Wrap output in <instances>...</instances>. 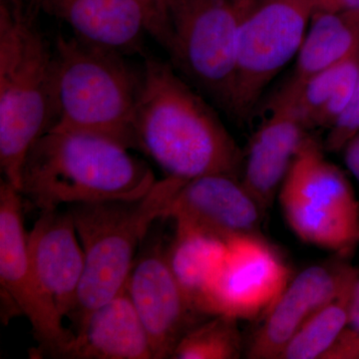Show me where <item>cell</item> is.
Wrapping results in <instances>:
<instances>
[{
	"instance_id": "cell-2",
	"label": "cell",
	"mask_w": 359,
	"mask_h": 359,
	"mask_svg": "<svg viewBox=\"0 0 359 359\" xmlns=\"http://www.w3.org/2000/svg\"><path fill=\"white\" fill-rule=\"evenodd\" d=\"M129 149L104 135L51 127L26 157L23 200L41 212L62 205L141 199L158 180Z\"/></svg>"
},
{
	"instance_id": "cell-8",
	"label": "cell",
	"mask_w": 359,
	"mask_h": 359,
	"mask_svg": "<svg viewBox=\"0 0 359 359\" xmlns=\"http://www.w3.org/2000/svg\"><path fill=\"white\" fill-rule=\"evenodd\" d=\"M237 66L230 111L245 116L297 57L313 13L311 0H238Z\"/></svg>"
},
{
	"instance_id": "cell-25",
	"label": "cell",
	"mask_w": 359,
	"mask_h": 359,
	"mask_svg": "<svg viewBox=\"0 0 359 359\" xmlns=\"http://www.w3.org/2000/svg\"><path fill=\"white\" fill-rule=\"evenodd\" d=\"M147 7L154 23V37L165 43L169 28L168 0H141Z\"/></svg>"
},
{
	"instance_id": "cell-14",
	"label": "cell",
	"mask_w": 359,
	"mask_h": 359,
	"mask_svg": "<svg viewBox=\"0 0 359 359\" xmlns=\"http://www.w3.org/2000/svg\"><path fill=\"white\" fill-rule=\"evenodd\" d=\"M33 269L59 313L68 318L83 276L85 254L69 211L45 210L28 231Z\"/></svg>"
},
{
	"instance_id": "cell-5",
	"label": "cell",
	"mask_w": 359,
	"mask_h": 359,
	"mask_svg": "<svg viewBox=\"0 0 359 359\" xmlns=\"http://www.w3.org/2000/svg\"><path fill=\"white\" fill-rule=\"evenodd\" d=\"M141 85L142 76L122 54L59 35L53 50V126L104 135L135 149Z\"/></svg>"
},
{
	"instance_id": "cell-26",
	"label": "cell",
	"mask_w": 359,
	"mask_h": 359,
	"mask_svg": "<svg viewBox=\"0 0 359 359\" xmlns=\"http://www.w3.org/2000/svg\"><path fill=\"white\" fill-rule=\"evenodd\" d=\"M313 11L349 14L359 18V0H311Z\"/></svg>"
},
{
	"instance_id": "cell-19",
	"label": "cell",
	"mask_w": 359,
	"mask_h": 359,
	"mask_svg": "<svg viewBox=\"0 0 359 359\" xmlns=\"http://www.w3.org/2000/svg\"><path fill=\"white\" fill-rule=\"evenodd\" d=\"M226 240L211 231L176 224L173 241L166 248L174 276L194 308L203 316L205 294L226 257Z\"/></svg>"
},
{
	"instance_id": "cell-29",
	"label": "cell",
	"mask_w": 359,
	"mask_h": 359,
	"mask_svg": "<svg viewBox=\"0 0 359 359\" xmlns=\"http://www.w3.org/2000/svg\"><path fill=\"white\" fill-rule=\"evenodd\" d=\"M1 1L13 2V4H18V0H1Z\"/></svg>"
},
{
	"instance_id": "cell-24",
	"label": "cell",
	"mask_w": 359,
	"mask_h": 359,
	"mask_svg": "<svg viewBox=\"0 0 359 359\" xmlns=\"http://www.w3.org/2000/svg\"><path fill=\"white\" fill-rule=\"evenodd\" d=\"M321 359H359V332L347 325Z\"/></svg>"
},
{
	"instance_id": "cell-22",
	"label": "cell",
	"mask_w": 359,
	"mask_h": 359,
	"mask_svg": "<svg viewBox=\"0 0 359 359\" xmlns=\"http://www.w3.org/2000/svg\"><path fill=\"white\" fill-rule=\"evenodd\" d=\"M243 351L238 320L212 316L191 328L175 348V359H236Z\"/></svg>"
},
{
	"instance_id": "cell-1",
	"label": "cell",
	"mask_w": 359,
	"mask_h": 359,
	"mask_svg": "<svg viewBox=\"0 0 359 359\" xmlns=\"http://www.w3.org/2000/svg\"><path fill=\"white\" fill-rule=\"evenodd\" d=\"M135 148L171 178L238 177L242 152L218 116L171 66L148 60L133 122Z\"/></svg>"
},
{
	"instance_id": "cell-7",
	"label": "cell",
	"mask_w": 359,
	"mask_h": 359,
	"mask_svg": "<svg viewBox=\"0 0 359 359\" xmlns=\"http://www.w3.org/2000/svg\"><path fill=\"white\" fill-rule=\"evenodd\" d=\"M165 46L208 95L230 110L237 66L238 0H168Z\"/></svg>"
},
{
	"instance_id": "cell-3",
	"label": "cell",
	"mask_w": 359,
	"mask_h": 359,
	"mask_svg": "<svg viewBox=\"0 0 359 359\" xmlns=\"http://www.w3.org/2000/svg\"><path fill=\"white\" fill-rule=\"evenodd\" d=\"M53 124V50L18 4L1 1L0 168L20 192L26 157Z\"/></svg>"
},
{
	"instance_id": "cell-20",
	"label": "cell",
	"mask_w": 359,
	"mask_h": 359,
	"mask_svg": "<svg viewBox=\"0 0 359 359\" xmlns=\"http://www.w3.org/2000/svg\"><path fill=\"white\" fill-rule=\"evenodd\" d=\"M359 48V18L313 11L290 81L304 79L339 65Z\"/></svg>"
},
{
	"instance_id": "cell-6",
	"label": "cell",
	"mask_w": 359,
	"mask_h": 359,
	"mask_svg": "<svg viewBox=\"0 0 359 359\" xmlns=\"http://www.w3.org/2000/svg\"><path fill=\"white\" fill-rule=\"evenodd\" d=\"M278 201L306 244L346 259L359 245V202L346 174L309 137L285 177Z\"/></svg>"
},
{
	"instance_id": "cell-15",
	"label": "cell",
	"mask_w": 359,
	"mask_h": 359,
	"mask_svg": "<svg viewBox=\"0 0 359 359\" xmlns=\"http://www.w3.org/2000/svg\"><path fill=\"white\" fill-rule=\"evenodd\" d=\"M87 43L123 54L138 48L154 23L141 0H33Z\"/></svg>"
},
{
	"instance_id": "cell-4",
	"label": "cell",
	"mask_w": 359,
	"mask_h": 359,
	"mask_svg": "<svg viewBox=\"0 0 359 359\" xmlns=\"http://www.w3.org/2000/svg\"><path fill=\"white\" fill-rule=\"evenodd\" d=\"M180 183L181 179L166 177L141 199L68 205L85 254L83 276L68 316L76 330L126 287L137 252L156 219H165Z\"/></svg>"
},
{
	"instance_id": "cell-9",
	"label": "cell",
	"mask_w": 359,
	"mask_h": 359,
	"mask_svg": "<svg viewBox=\"0 0 359 359\" xmlns=\"http://www.w3.org/2000/svg\"><path fill=\"white\" fill-rule=\"evenodd\" d=\"M28 231L20 191L0 182V285L2 294L32 325L39 347L33 358H63L76 334L63 325L50 295L33 269L27 247Z\"/></svg>"
},
{
	"instance_id": "cell-16",
	"label": "cell",
	"mask_w": 359,
	"mask_h": 359,
	"mask_svg": "<svg viewBox=\"0 0 359 359\" xmlns=\"http://www.w3.org/2000/svg\"><path fill=\"white\" fill-rule=\"evenodd\" d=\"M308 131L290 111L271 107L268 119L250 139L241 181L264 212L278 195L292 163L308 140Z\"/></svg>"
},
{
	"instance_id": "cell-21",
	"label": "cell",
	"mask_w": 359,
	"mask_h": 359,
	"mask_svg": "<svg viewBox=\"0 0 359 359\" xmlns=\"http://www.w3.org/2000/svg\"><path fill=\"white\" fill-rule=\"evenodd\" d=\"M355 282V280H354ZM354 283L323 306L292 337L278 359H321L348 325Z\"/></svg>"
},
{
	"instance_id": "cell-11",
	"label": "cell",
	"mask_w": 359,
	"mask_h": 359,
	"mask_svg": "<svg viewBox=\"0 0 359 359\" xmlns=\"http://www.w3.org/2000/svg\"><path fill=\"white\" fill-rule=\"evenodd\" d=\"M126 290L150 337L155 359L172 358L180 340L203 314L187 297L160 242L137 256Z\"/></svg>"
},
{
	"instance_id": "cell-12",
	"label": "cell",
	"mask_w": 359,
	"mask_h": 359,
	"mask_svg": "<svg viewBox=\"0 0 359 359\" xmlns=\"http://www.w3.org/2000/svg\"><path fill=\"white\" fill-rule=\"evenodd\" d=\"M358 273L342 261L304 269L290 280L266 313L248 348V358L278 359L297 330L353 285Z\"/></svg>"
},
{
	"instance_id": "cell-13",
	"label": "cell",
	"mask_w": 359,
	"mask_h": 359,
	"mask_svg": "<svg viewBox=\"0 0 359 359\" xmlns=\"http://www.w3.org/2000/svg\"><path fill=\"white\" fill-rule=\"evenodd\" d=\"M263 214L238 177L212 174L181 180L164 219L229 238L257 233Z\"/></svg>"
},
{
	"instance_id": "cell-28",
	"label": "cell",
	"mask_w": 359,
	"mask_h": 359,
	"mask_svg": "<svg viewBox=\"0 0 359 359\" xmlns=\"http://www.w3.org/2000/svg\"><path fill=\"white\" fill-rule=\"evenodd\" d=\"M348 327L359 332V273L354 282L349 304Z\"/></svg>"
},
{
	"instance_id": "cell-27",
	"label": "cell",
	"mask_w": 359,
	"mask_h": 359,
	"mask_svg": "<svg viewBox=\"0 0 359 359\" xmlns=\"http://www.w3.org/2000/svg\"><path fill=\"white\" fill-rule=\"evenodd\" d=\"M340 152L344 155V164L349 173L359 183V130L344 144Z\"/></svg>"
},
{
	"instance_id": "cell-10",
	"label": "cell",
	"mask_w": 359,
	"mask_h": 359,
	"mask_svg": "<svg viewBox=\"0 0 359 359\" xmlns=\"http://www.w3.org/2000/svg\"><path fill=\"white\" fill-rule=\"evenodd\" d=\"M203 302L207 316L254 320L266 316L290 282L282 255L257 233L233 236Z\"/></svg>"
},
{
	"instance_id": "cell-17",
	"label": "cell",
	"mask_w": 359,
	"mask_h": 359,
	"mask_svg": "<svg viewBox=\"0 0 359 359\" xmlns=\"http://www.w3.org/2000/svg\"><path fill=\"white\" fill-rule=\"evenodd\" d=\"M66 359H155L150 337L126 287L90 313Z\"/></svg>"
},
{
	"instance_id": "cell-18",
	"label": "cell",
	"mask_w": 359,
	"mask_h": 359,
	"mask_svg": "<svg viewBox=\"0 0 359 359\" xmlns=\"http://www.w3.org/2000/svg\"><path fill=\"white\" fill-rule=\"evenodd\" d=\"M359 71V48L339 65L311 76L287 82L271 107L283 108L297 116L306 128L330 129L353 100Z\"/></svg>"
},
{
	"instance_id": "cell-23",
	"label": "cell",
	"mask_w": 359,
	"mask_h": 359,
	"mask_svg": "<svg viewBox=\"0 0 359 359\" xmlns=\"http://www.w3.org/2000/svg\"><path fill=\"white\" fill-rule=\"evenodd\" d=\"M359 130V71L353 100L344 115L328 129L325 147L330 152H340L344 144Z\"/></svg>"
}]
</instances>
